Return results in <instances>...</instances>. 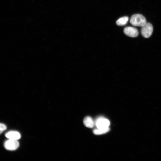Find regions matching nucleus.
Wrapping results in <instances>:
<instances>
[{"label":"nucleus","mask_w":161,"mask_h":161,"mask_svg":"<svg viewBox=\"0 0 161 161\" xmlns=\"http://www.w3.org/2000/svg\"><path fill=\"white\" fill-rule=\"evenodd\" d=\"M130 22L133 26L141 27L144 26L147 23L145 18L139 14L133 15L131 18Z\"/></svg>","instance_id":"1"},{"label":"nucleus","mask_w":161,"mask_h":161,"mask_svg":"<svg viewBox=\"0 0 161 161\" xmlns=\"http://www.w3.org/2000/svg\"><path fill=\"white\" fill-rule=\"evenodd\" d=\"M95 124L98 129H105L109 127L110 122L108 119L103 117H100L95 121Z\"/></svg>","instance_id":"2"},{"label":"nucleus","mask_w":161,"mask_h":161,"mask_svg":"<svg viewBox=\"0 0 161 161\" xmlns=\"http://www.w3.org/2000/svg\"><path fill=\"white\" fill-rule=\"evenodd\" d=\"M153 31V26L150 23H147L146 24L142 27L141 33L143 36L145 38L150 37Z\"/></svg>","instance_id":"3"},{"label":"nucleus","mask_w":161,"mask_h":161,"mask_svg":"<svg viewBox=\"0 0 161 161\" xmlns=\"http://www.w3.org/2000/svg\"><path fill=\"white\" fill-rule=\"evenodd\" d=\"M19 143L17 140L9 139L4 143V147L7 150H15L19 147Z\"/></svg>","instance_id":"4"},{"label":"nucleus","mask_w":161,"mask_h":161,"mask_svg":"<svg viewBox=\"0 0 161 161\" xmlns=\"http://www.w3.org/2000/svg\"><path fill=\"white\" fill-rule=\"evenodd\" d=\"M124 32L125 35L131 37H136L139 34L138 30L133 27H128L125 28L124 29Z\"/></svg>","instance_id":"5"},{"label":"nucleus","mask_w":161,"mask_h":161,"mask_svg":"<svg viewBox=\"0 0 161 161\" xmlns=\"http://www.w3.org/2000/svg\"><path fill=\"white\" fill-rule=\"evenodd\" d=\"M5 136L9 139L17 140L20 138V134L16 131H11L5 134Z\"/></svg>","instance_id":"6"},{"label":"nucleus","mask_w":161,"mask_h":161,"mask_svg":"<svg viewBox=\"0 0 161 161\" xmlns=\"http://www.w3.org/2000/svg\"><path fill=\"white\" fill-rule=\"evenodd\" d=\"M83 123L87 127L91 128L94 126L95 123L93 119L90 117L87 116L83 119Z\"/></svg>","instance_id":"7"},{"label":"nucleus","mask_w":161,"mask_h":161,"mask_svg":"<svg viewBox=\"0 0 161 161\" xmlns=\"http://www.w3.org/2000/svg\"><path fill=\"white\" fill-rule=\"evenodd\" d=\"M129 20V17L124 16L120 18L116 22V24L118 26H123L127 24Z\"/></svg>","instance_id":"8"},{"label":"nucleus","mask_w":161,"mask_h":161,"mask_svg":"<svg viewBox=\"0 0 161 161\" xmlns=\"http://www.w3.org/2000/svg\"><path fill=\"white\" fill-rule=\"evenodd\" d=\"M110 130L109 127L103 129H95L93 131V133L96 135H100L107 133Z\"/></svg>","instance_id":"9"},{"label":"nucleus","mask_w":161,"mask_h":161,"mask_svg":"<svg viewBox=\"0 0 161 161\" xmlns=\"http://www.w3.org/2000/svg\"><path fill=\"white\" fill-rule=\"evenodd\" d=\"M7 129V127L5 124L0 123V135H1Z\"/></svg>","instance_id":"10"}]
</instances>
